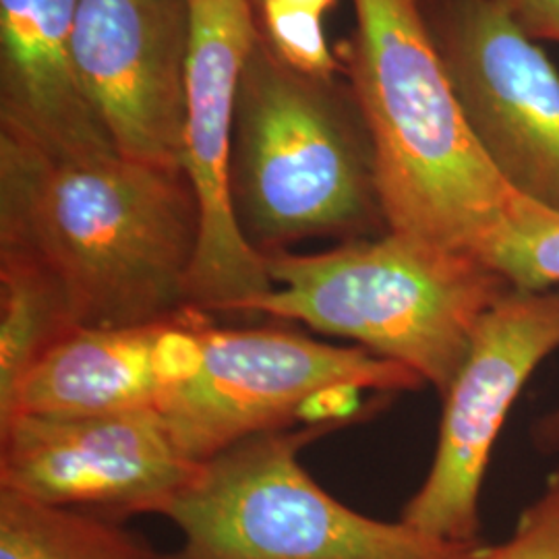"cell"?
Instances as JSON below:
<instances>
[{
	"instance_id": "6da1fadb",
	"label": "cell",
	"mask_w": 559,
	"mask_h": 559,
	"mask_svg": "<svg viewBox=\"0 0 559 559\" xmlns=\"http://www.w3.org/2000/svg\"><path fill=\"white\" fill-rule=\"evenodd\" d=\"M200 212L185 170L127 160H57L0 135V251L57 280L81 328L177 320Z\"/></svg>"
},
{
	"instance_id": "7a4b0ae2",
	"label": "cell",
	"mask_w": 559,
	"mask_h": 559,
	"mask_svg": "<svg viewBox=\"0 0 559 559\" xmlns=\"http://www.w3.org/2000/svg\"><path fill=\"white\" fill-rule=\"evenodd\" d=\"M350 87L388 233L480 258L519 200L475 140L423 0H353Z\"/></svg>"
},
{
	"instance_id": "3957f363",
	"label": "cell",
	"mask_w": 559,
	"mask_h": 559,
	"mask_svg": "<svg viewBox=\"0 0 559 559\" xmlns=\"http://www.w3.org/2000/svg\"><path fill=\"white\" fill-rule=\"evenodd\" d=\"M230 180L240 230L261 255L300 240L388 233L350 83L295 71L261 36L240 73Z\"/></svg>"
},
{
	"instance_id": "277c9868",
	"label": "cell",
	"mask_w": 559,
	"mask_h": 559,
	"mask_svg": "<svg viewBox=\"0 0 559 559\" xmlns=\"http://www.w3.org/2000/svg\"><path fill=\"white\" fill-rule=\"evenodd\" d=\"M274 288L245 316L307 323L399 362L443 396L487 311L514 286L473 253L385 233L265 255Z\"/></svg>"
},
{
	"instance_id": "5b68a950",
	"label": "cell",
	"mask_w": 559,
	"mask_h": 559,
	"mask_svg": "<svg viewBox=\"0 0 559 559\" xmlns=\"http://www.w3.org/2000/svg\"><path fill=\"white\" fill-rule=\"evenodd\" d=\"M342 425L265 431L201 464L162 512L182 533L162 559H464L479 547L369 519L321 489L300 448Z\"/></svg>"
},
{
	"instance_id": "8992f818",
	"label": "cell",
	"mask_w": 559,
	"mask_h": 559,
	"mask_svg": "<svg viewBox=\"0 0 559 559\" xmlns=\"http://www.w3.org/2000/svg\"><path fill=\"white\" fill-rule=\"evenodd\" d=\"M200 365L158 411L182 456L193 464L265 431L302 419L316 399L336 390L408 392L425 383L399 362L280 328L198 325Z\"/></svg>"
},
{
	"instance_id": "52a82bcc",
	"label": "cell",
	"mask_w": 559,
	"mask_h": 559,
	"mask_svg": "<svg viewBox=\"0 0 559 559\" xmlns=\"http://www.w3.org/2000/svg\"><path fill=\"white\" fill-rule=\"evenodd\" d=\"M464 119L520 198L559 214V71L506 0H423Z\"/></svg>"
},
{
	"instance_id": "ba28073f",
	"label": "cell",
	"mask_w": 559,
	"mask_h": 559,
	"mask_svg": "<svg viewBox=\"0 0 559 559\" xmlns=\"http://www.w3.org/2000/svg\"><path fill=\"white\" fill-rule=\"evenodd\" d=\"M559 348V288H512L480 320L448 388L431 468L402 522L427 537L479 545V500L510 408Z\"/></svg>"
},
{
	"instance_id": "9c48e42d",
	"label": "cell",
	"mask_w": 559,
	"mask_h": 559,
	"mask_svg": "<svg viewBox=\"0 0 559 559\" xmlns=\"http://www.w3.org/2000/svg\"><path fill=\"white\" fill-rule=\"evenodd\" d=\"M191 55L182 170L200 212L189 299L201 311L245 316L274 284L245 239L233 203V127L240 73L260 36L251 0H189Z\"/></svg>"
},
{
	"instance_id": "30bf717a",
	"label": "cell",
	"mask_w": 559,
	"mask_h": 559,
	"mask_svg": "<svg viewBox=\"0 0 559 559\" xmlns=\"http://www.w3.org/2000/svg\"><path fill=\"white\" fill-rule=\"evenodd\" d=\"M200 466L158 408L0 425V489L106 519L162 514Z\"/></svg>"
},
{
	"instance_id": "8fae6325",
	"label": "cell",
	"mask_w": 559,
	"mask_h": 559,
	"mask_svg": "<svg viewBox=\"0 0 559 559\" xmlns=\"http://www.w3.org/2000/svg\"><path fill=\"white\" fill-rule=\"evenodd\" d=\"M189 0H80L81 85L127 160L182 170Z\"/></svg>"
},
{
	"instance_id": "7c38bea8",
	"label": "cell",
	"mask_w": 559,
	"mask_h": 559,
	"mask_svg": "<svg viewBox=\"0 0 559 559\" xmlns=\"http://www.w3.org/2000/svg\"><path fill=\"white\" fill-rule=\"evenodd\" d=\"M198 307L177 320L124 328H80L55 344L0 408V425L20 415L80 417L158 408L200 365Z\"/></svg>"
},
{
	"instance_id": "4fadbf2b",
	"label": "cell",
	"mask_w": 559,
	"mask_h": 559,
	"mask_svg": "<svg viewBox=\"0 0 559 559\" xmlns=\"http://www.w3.org/2000/svg\"><path fill=\"white\" fill-rule=\"evenodd\" d=\"M80 0H0V135L57 160L120 156L75 62Z\"/></svg>"
},
{
	"instance_id": "5bb4252c",
	"label": "cell",
	"mask_w": 559,
	"mask_h": 559,
	"mask_svg": "<svg viewBox=\"0 0 559 559\" xmlns=\"http://www.w3.org/2000/svg\"><path fill=\"white\" fill-rule=\"evenodd\" d=\"M80 328L57 280L20 253L0 251V408L29 369Z\"/></svg>"
},
{
	"instance_id": "9a60e30c",
	"label": "cell",
	"mask_w": 559,
	"mask_h": 559,
	"mask_svg": "<svg viewBox=\"0 0 559 559\" xmlns=\"http://www.w3.org/2000/svg\"><path fill=\"white\" fill-rule=\"evenodd\" d=\"M0 559H162L119 520L0 489Z\"/></svg>"
},
{
	"instance_id": "2e32d148",
	"label": "cell",
	"mask_w": 559,
	"mask_h": 559,
	"mask_svg": "<svg viewBox=\"0 0 559 559\" xmlns=\"http://www.w3.org/2000/svg\"><path fill=\"white\" fill-rule=\"evenodd\" d=\"M480 260L493 265L514 288H558L559 214L519 195Z\"/></svg>"
},
{
	"instance_id": "e0dca14e",
	"label": "cell",
	"mask_w": 559,
	"mask_h": 559,
	"mask_svg": "<svg viewBox=\"0 0 559 559\" xmlns=\"http://www.w3.org/2000/svg\"><path fill=\"white\" fill-rule=\"evenodd\" d=\"M336 0H253L261 40L282 62L311 78H338L325 17Z\"/></svg>"
},
{
	"instance_id": "ac0fdd59",
	"label": "cell",
	"mask_w": 559,
	"mask_h": 559,
	"mask_svg": "<svg viewBox=\"0 0 559 559\" xmlns=\"http://www.w3.org/2000/svg\"><path fill=\"white\" fill-rule=\"evenodd\" d=\"M464 559H559V471L520 514L510 539L496 547L479 545Z\"/></svg>"
},
{
	"instance_id": "d6986e66",
	"label": "cell",
	"mask_w": 559,
	"mask_h": 559,
	"mask_svg": "<svg viewBox=\"0 0 559 559\" xmlns=\"http://www.w3.org/2000/svg\"><path fill=\"white\" fill-rule=\"evenodd\" d=\"M514 20L535 41L559 44V0H506Z\"/></svg>"
},
{
	"instance_id": "ffe728a7",
	"label": "cell",
	"mask_w": 559,
	"mask_h": 559,
	"mask_svg": "<svg viewBox=\"0 0 559 559\" xmlns=\"http://www.w3.org/2000/svg\"><path fill=\"white\" fill-rule=\"evenodd\" d=\"M531 440L540 454H559V404L533 423Z\"/></svg>"
},
{
	"instance_id": "44dd1931",
	"label": "cell",
	"mask_w": 559,
	"mask_h": 559,
	"mask_svg": "<svg viewBox=\"0 0 559 559\" xmlns=\"http://www.w3.org/2000/svg\"><path fill=\"white\" fill-rule=\"evenodd\" d=\"M251 2H253V0H251Z\"/></svg>"
}]
</instances>
